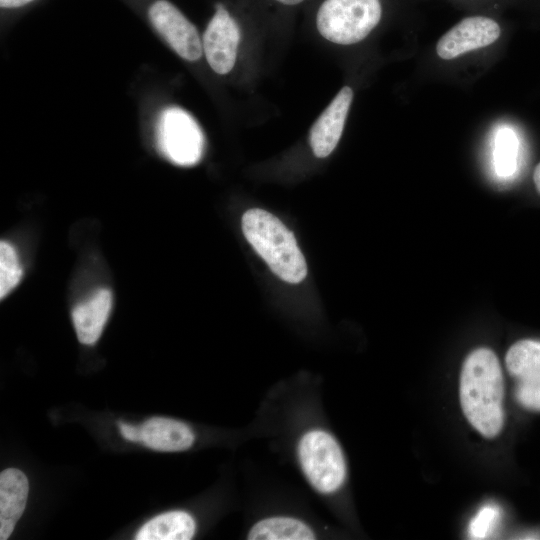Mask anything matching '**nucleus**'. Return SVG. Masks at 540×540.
I'll use <instances>...</instances> for the list:
<instances>
[{
	"label": "nucleus",
	"instance_id": "nucleus-10",
	"mask_svg": "<svg viewBox=\"0 0 540 540\" xmlns=\"http://www.w3.org/2000/svg\"><path fill=\"white\" fill-rule=\"evenodd\" d=\"M352 100V88L344 86L313 124L310 130V145L315 156L325 158L336 148Z\"/></svg>",
	"mask_w": 540,
	"mask_h": 540
},
{
	"label": "nucleus",
	"instance_id": "nucleus-17",
	"mask_svg": "<svg viewBox=\"0 0 540 540\" xmlns=\"http://www.w3.org/2000/svg\"><path fill=\"white\" fill-rule=\"evenodd\" d=\"M494 160L496 171L501 176L511 175L516 168L517 141L510 130H501L495 142Z\"/></svg>",
	"mask_w": 540,
	"mask_h": 540
},
{
	"label": "nucleus",
	"instance_id": "nucleus-3",
	"mask_svg": "<svg viewBox=\"0 0 540 540\" xmlns=\"http://www.w3.org/2000/svg\"><path fill=\"white\" fill-rule=\"evenodd\" d=\"M381 16L380 0H325L318 9L316 25L328 41L351 45L365 39Z\"/></svg>",
	"mask_w": 540,
	"mask_h": 540
},
{
	"label": "nucleus",
	"instance_id": "nucleus-22",
	"mask_svg": "<svg viewBox=\"0 0 540 540\" xmlns=\"http://www.w3.org/2000/svg\"><path fill=\"white\" fill-rule=\"evenodd\" d=\"M276 1L285 5H296L303 2L304 0H276Z\"/></svg>",
	"mask_w": 540,
	"mask_h": 540
},
{
	"label": "nucleus",
	"instance_id": "nucleus-7",
	"mask_svg": "<svg viewBox=\"0 0 540 540\" xmlns=\"http://www.w3.org/2000/svg\"><path fill=\"white\" fill-rule=\"evenodd\" d=\"M505 365L514 380V397L523 409L540 413V341L522 339L510 346Z\"/></svg>",
	"mask_w": 540,
	"mask_h": 540
},
{
	"label": "nucleus",
	"instance_id": "nucleus-19",
	"mask_svg": "<svg viewBox=\"0 0 540 540\" xmlns=\"http://www.w3.org/2000/svg\"><path fill=\"white\" fill-rule=\"evenodd\" d=\"M119 429L124 438L129 441H141V428L127 423H119Z\"/></svg>",
	"mask_w": 540,
	"mask_h": 540
},
{
	"label": "nucleus",
	"instance_id": "nucleus-5",
	"mask_svg": "<svg viewBox=\"0 0 540 540\" xmlns=\"http://www.w3.org/2000/svg\"><path fill=\"white\" fill-rule=\"evenodd\" d=\"M156 139L163 156L179 166L197 164L204 153L205 139L200 126L179 107H169L161 112Z\"/></svg>",
	"mask_w": 540,
	"mask_h": 540
},
{
	"label": "nucleus",
	"instance_id": "nucleus-14",
	"mask_svg": "<svg viewBox=\"0 0 540 540\" xmlns=\"http://www.w3.org/2000/svg\"><path fill=\"white\" fill-rule=\"evenodd\" d=\"M194 519L186 512L160 514L145 523L136 535L137 540H189L195 533Z\"/></svg>",
	"mask_w": 540,
	"mask_h": 540
},
{
	"label": "nucleus",
	"instance_id": "nucleus-2",
	"mask_svg": "<svg viewBox=\"0 0 540 540\" xmlns=\"http://www.w3.org/2000/svg\"><path fill=\"white\" fill-rule=\"evenodd\" d=\"M245 238L270 269L288 283H300L307 275L306 260L294 234L273 214L259 208L242 216Z\"/></svg>",
	"mask_w": 540,
	"mask_h": 540
},
{
	"label": "nucleus",
	"instance_id": "nucleus-11",
	"mask_svg": "<svg viewBox=\"0 0 540 540\" xmlns=\"http://www.w3.org/2000/svg\"><path fill=\"white\" fill-rule=\"evenodd\" d=\"M29 491L25 474L15 468L0 474V539H7L21 517Z\"/></svg>",
	"mask_w": 540,
	"mask_h": 540
},
{
	"label": "nucleus",
	"instance_id": "nucleus-12",
	"mask_svg": "<svg viewBox=\"0 0 540 540\" xmlns=\"http://www.w3.org/2000/svg\"><path fill=\"white\" fill-rule=\"evenodd\" d=\"M111 307V292L108 289H100L73 309L72 321L81 343L92 345L99 339Z\"/></svg>",
	"mask_w": 540,
	"mask_h": 540
},
{
	"label": "nucleus",
	"instance_id": "nucleus-16",
	"mask_svg": "<svg viewBox=\"0 0 540 540\" xmlns=\"http://www.w3.org/2000/svg\"><path fill=\"white\" fill-rule=\"evenodd\" d=\"M22 268L13 246L6 241L0 243V297L3 299L20 282Z\"/></svg>",
	"mask_w": 540,
	"mask_h": 540
},
{
	"label": "nucleus",
	"instance_id": "nucleus-15",
	"mask_svg": "<svg viewBox=\"0 0 540 540\" xmlns=\"http://www.w3.org/2000/svg\"><path fill=\"white\" fill-rule=\"evenodd\" d=\"M250 540H312L314 532L302 521L273 517L257 522L248 534Z\"/></svg>",
	"mask_w": 540,
	"mask_h": 540
},
{
	"label": "nucleus",
	"instance_id": "nucleus-1",
	"mask_svg": "<svg viewBox=\"0 0 540 540\" xmlns=\"http://www.w3.org/2000/svg\"><path fill=\"white\" fill-rule=\"evenodd\" d=\"M460 404L470 425L485 438H494L504 425V379L500 362L489 348L465 358L459 384Z\"/></svg>",
	"mask_w": 540,
	"mask_h": 540
},
{
	"label": "nucleus",
	"instance_id": "nucleus-6",
	"mask_svg": "<svg viewBox=\"0 0 540 540\" xmlns=\"http://www.w3.org/2000/svg\"><path fill=\"white\" fill-rule=\"evenodd\" d=\"M145 15L154 30L184 60L200 59L203 47L195 25L169 0H147Z\"/></svg>",
	"mask_w": 540,
	"mask_h": 540
},
{
	"label": "nucleus",
	"instance_id": "nucleus-9",
	"mask_svg": "<svg viewBox=\"0 0 540 540\" xmlns=\"http://www.w3.org/2000/svg\"><path fill=\"white\" fill-rule=\"evenodd\" d=\"M501 31L499 23L490 17H466L441 36L435 51L442 60H452L490 46L500 38Z\"/></svg>",
	"mask_w": 540,
	"mask_h": 540
},
{
	"label": "nucleus",
	"instance_id": "nucleus-4",
	"mask_svg": "<svg viewBox=\"0 0 540 540\" xmlns=\"http://www.w3.org/2000/svg\"><path fill=\"white\" fill-rule=\"evenodd\" d=\"M298 454L303 472L316 490L328 494L342 486L346 463L332 435L322 430L306 433L300 440Z\"/></svg>",
	"mask_w": 540,
	"mask_h": 540
},
{
	"label": "nucleus",
	"instance_id": "nucleus-8",
	"mask_svg": "<svg viewBox=\"0 0 540 540\" xmlns=\"http://www.w3.org/2000/svg\"><path fill=\"white\" fill-rule=\"evenodd\" d=\"M240 28L225 6L218 3L202 37L205 58L220 75L234 67L240 41Z\"/></svg>",
	"mask_w": 540,
	"mask_h": 540
},
{
	"label": "nucleus",
	"instance_id": "nucleus-13",
	"mask_svg": "<svg viewBox=\"0 0 540 540\" xmlns=\"http://www.w3.org/2000/svg\"><path fill=\"white\" fill-rule=\"evenodd\" d=\"M141 441L158 451H181L194 442L191 429L184 423L163 417L148 419L141 427Z\"/></svg>",
	"mask_w": 540,
	"mask_h": 540
},
{
	"label": "nucleus",
	"instance_id": "nucleus-20",
	"mask_svg": "<svg viewBox=\"0 0 540 540\" xmlns=\"http://www.w3.org/2000/svg\"><path fill=\"white\" fill-rule=\"evenodd\" d=\"M38 0H0L2 11H17L23 9Z\"/></svg>",
	"mask_w": 540,
	"mask_h": 540
},
{
	"label": "nucleus",
	"instance_id": "nucleus-18",
	"mask_svg": "<svg viewBox=\"0 0 540 540\" xmlns=\"http://www.w3.org/2000/svg\"><path fill=\"white\" fill-rule=\"evenodd\" d=\"M501 509L495 504L482 506L470 520L468 534L472 539H486L495 531L501 520Z\"/></svg>",
	"mask_w": 540,
	"mask_h": 540
},
{
	"label": "nucleus",
	"instance_id": "nucleus-21",
	"mask_svg": "<svg viewBox=\"0 0 540 540\" xmlns=\"http://www.w3.org/2000/svg\"><path fill=\"white\" fill-rule=\"evenodd\" d=\"M532 181L536 192L540 195V162L534 168Z\"/></svg>",
	"mask_w": 540,
	"mask_h": 540
}]
</instances>
